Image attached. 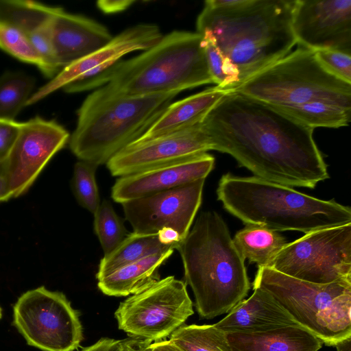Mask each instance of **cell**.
<instances>
[{"instance_id": "1", "label": "cell", "mask_w": 351, "mask_h": 351, "mask_svg": "<svg viewBox=\"0 0 351 351\" xmlns=\"http://www.w3.org/2000/svg\"><path fill=\"white\" fill-rule=\"evenodd\" d=\"M201 125L210 150L230 154L256 177L309 189L329 178L314 129L270 104L228 92Z\"/></svg>"}, {"instance_id": "2", "label": "cell", "mask_w": 351, "mask_h": 351, "mask_svg": "<svg viewBox=\"0 0 351 351\" xmlns=\"http://www.w3.org/2000/svg\"><path fill=\"white\" fill-rule=\"evenodd\" d=\"M295 0H207L196 29L214 84L228 92L291 52Z\"/></svg>"}, {"instance_id": "3", "label": "cell", "mask_w": 351, "mask_h": 351, "mask_svg": "<svg viewBox=\"0 0 351 351\" xmlns=\"http://www.w3.org/2000/svg\"><path fill=\"white\" fill-rule=\"evenodd\" d=\"M214 84L197 32L174 30L139 55L65 86L69 93L108 84L131 95H149Z\"/></svg>"}, {"instance_id": "4", "label": "cell", "mask_w": 351, "mask_h": 351, "mask_svg": "<svg viewBox=\"0 0 351 351\" xmlns=\"http://www.w3.org/2000/svg\"><path fill=\"white\" fill-rule=\"evenodd\" d=\"M176 250L201 319L228 313L247 295L250 282L245 260L215 211L202 213Z\"/></svg>"}, {"instance_id": "5", "label": "cell", "mask_w": 351, "mask_h": 351, "mask_svg": "<svg viewBox=\"0 0 351 351\" xmlns=\"http://www.w3.org/2000/svg\"><path fill=\"white\" fill-rule=\"evenodd\" d=\"M223 208L246 225L305 234L351 223V209L256 176L226 173L217 189Z\"/></svg>"}, {"instance_id": "6", "label": "cell", "mask_w": 351, "mask_h": 351, "mask_svg": "<svg viewBox=\"0 0 351 351\" xmlns=\"http://www.w3.org/2000/svg\"><path fill=\"white\" fill-rule=\"evenodd\" d=\"M131 95L105 84L89 94L77 110L69 147L80 160L106 164L139 138L180 93Z\"/></svg>"}, {"instance_id": "7", "label": "cell", "mask_w": 351, "mask_h": 351, "mask_svg": "<svg viewBox=\"0 0 351 351\" xmlns=\"http://www.w3.org/2000/svg\"><path fill=\"white\" fill-rule=\"evenodd\" d=\"M234 91L280 110L323 103L351 110V84L328 72L314 51L300 45Z\"/></svg>"}, {"instance_id": "8", "label": "cell", "mask_w": 351, "mask_h": 351, "mask_svg": "<svg viewBox=\"0 0 351 351\" xmlns=\"http://www.w3.org/2000/svg\"><path fill=\"white\" fill-rule=\"evenodd\" d=\"M253 287L272 295L293 318L328 346L351 337V278L316 284L258 267Z\"/></svg>"}, {"instance_id": "9", "label": "cell", "mask_w": 351, "mask_h": 351, "mask_svg": "<svg viewBox=\"0 0 351 351\" xmlns=\"http://www.w3.org/2000/svg\"><path fill=\"white\" fill-rule=\"evenodd\" d=\"M193 313L186 282L169 276L121 302L114 317L130 337L156 342L170 336Z\"/></svg>"}, {"instance_id": "10", "label": "cell", "mask_w": 351, "mask_h": 351, "mask_svg": "<svg viewBox=\"0 0 351 351\" xmlns=\"http://www.w3.org/2000/svg\"><path fill=\"white\" fill-rule=\"evenodd\" d=\"M13 325L28 345L43 351H73L83 340L79 312L63 293L44 286L18 298L13 306Z\"/></svg>"}, {"instance_id": "11", "label": "cell", "mask_w": 351, "mask_h": 351, "mask_svg": "<svg viewBox=\"0 0 351 351\" xmlns=\"http://www.w3.org/2000/svg\"><path fill=\"white\" fill-rule=\"evenodd\" d=\"M269 267L316 284L351 278V223L305 234L287 243Z\"/></svg>"}, {"instance_id": "12", "label": "cell", "mask_w": 351, "mask_h": 351, "mask_svg": "<svg viewBox=\"0 0 351 351\" xmlns=\"http://www.w3.org/2000/svg\"><path fill=\"white\" fill-rule=\"evenodd\" d=\"M69 138L67 130L54 121L36 117L20 123L17 135L3 159L5 178L12 197L29 189Z\"/></svg>"}, {"instance_id": "13", "label": "cell", "mask_w": 351, "mask_h": 351, "mask_svg": "<svg viewBox=\"0 0 351 351\" xmlns=\"http://www.w3.org/2000/svg\"><path fill=\"white\" fill-rule=\"evenodd\" d=\"M205 179L121 204L133 232L155 234L176 230L183 241L201 205Z\"/></svg>"}, {"instance_id": "14", "label": "cell", "mask_w": 351, "mask_h": 351, "mask_svg": "<svg viewBox=\"0 0 351 351\" xmlns=\"http://www.w3.org/2000/svg\"><path fill=\"white\" fill-rule=\"evenodd\" d=\"M291 25L298 45L351 54V0H295Z\"/></svg>"}, {"instance_id": "15", "label": "cell", "mask_w": 351, "mask_h": 351, "mask_svg": "<svg viewBox=\"0 0 351 351\" xmlns=\"http://www.w3.org/2000/svg\"><path fill=\"white\" fill-rule=\"evenodd\" d=\"M163 36L156 24L141 23L124 29L106 45L65 67L32 93L26 106L32 105L65 86L93 77L121 60L128 53L145 51Z\"/></svg>"}, {"instance_id": "16", "label": "cell", "mask_w": 351, "mask_h": 351, "mask_svg": "<svg viewBox=\"0 0 351 351\" xmlns=\"http://www.w3.org/2000/svg\"><path fill=\"white\" fill-rule=\"evenodd\" d=\"M210 150L201 123L141 143H133L111 158L106 167L121 177L182 160Z\"/></svg>"}, {"instance_id": "17", "label": "cell", "mask_w": 351, "mask_h": 351, "mask_svg": "<svg viewBox=\"0 0 351 351\" xmlns=\"http://www.w3.org/2000/svg\"><path fill=\"white\" fill-rule=\"evenodd\" d=\"M215 158L207 152L119 177L111 190L117 203L177 188L206 179L213 170Z\"/></svg>"}, {"instance_id": "18", "label": "cell", "mask_w": 351, "mask_h": 351, "mask_svg": "<svg viewBox=\"0 0 351 351\" xmlns=\"http://www.w3.org/2000/svg\"><path fill=\"white\" fill-rule=\"evenodd\" d=\"M51 33L62 69L101 48L113 38L101 23L81 14L66 12L62 8L52 19Z\"/></svg>"}, {"instance_id": "19", "label": "cell", "mask_w": 351, "mask_h": 351, "mask_svg": "<svg viewBox=\"0 0 351 351\" xmlns=\"http://www.w3.org/2000/svg\"><path fill=\"white\" fill-rule=\"evenodd\" d=\"M247 300L238 303L214 326L224 332H255L298 324L271 294L259 288Z\"/></svg>"}, {"instance_id": "20", "label": "cell", "mask_w": 351, "mask_h": 351, "mask_svg": "<svg viewBox=\"0 0 351 351\" xmlns=\"http://www.w3.org/2000/svg\"><path fill=\"white\" fill-rule=\"evenodd\" d=\"M228 93L215 86L172 102L152 125L133 143L144 142L202 123L211 109Z\"/></svg>"}, {"instance_id": "21", "label": "cell", "mask_w": 351, "mask_h": 351, "mask_svg": "<svg viewBox=\"0 0 351 351\" xmlns=\"http://www.w3.org/2000/svg\"><path fill=\"white\" fill-rule=\"evenodd\" d=\"M226 335L231 351H318L323 345L321 340L300 324Z\"/></svg>"}, {"instance_id": "22", "label": "cell", "mask_w": 351, "mask_h": 351, "mask_svg": "<svg viewBox=\"0 0 351 351\" xmlns=\"http://www.w3.org/2000/svg\"><path fill=\"white\" fill-rule=\"evenodd\" d=\"M173 251L169 249L124 265L98 278L97 287L109 296H127L140 292L160 280L158 270Z\"/></svg>"}, {"instance_id": "23", "label": "cell", "mask_w": 351, "mask_h": 351, "mask_svg": "<svg viewBox=\"0 0 351 351\" xmlns=\"http://www.w3.org/2000/svg\"><path fill=\"white\" fill-rule=\"evenodd\" d=\"M232 240L243 259L256 263L258 267H269L288 243L277 231L254 225H246Z\"/></svg>"}, {"instance_id": "24", "label": "cell", "mask_w": 351, "mask_h": 351, "mask_svg": "<svg viewBox=\"0 0 351 351\" xmlns=\"http://www.w3.org/2000/svg\"><path fill=\"white\" fill-rule=\"evenodd\" d=\"M176 246L164 244L158 234H145L136 232L128 234L119 246L100 260L97 279L110 272L145 257L163 252Z\"/></svg>"}, {"instance_id": "25", "label": "cell", "mask_w": 351, "mask_h": 351, "mask_svg": "<svg viewBox=\"0 0 351 351\" xmlns=\"http://www.w3.org/2000/svg\"><path fill=\"white\" fill-rule=\"evenodd\" d=\"M59 8L32 1H0V21L26 34L48 23Z\"/></svg>"}, {"instance_id": "26", "label": "cell", "mask_w": 351, "mask_h": 351, "mask_svg": "<svg viewBox=\"0 0 351 351\" xmlns=\"http://www.w3.org/2000/svg\"><path fill=\"white\" fill-rule=\"evenodd\" d=\"M169 341L182 351H231L226 332L214 324H183Z\"/></svg>"}, {"instance_id": "27", "label": "cell", "mask_w": 351, "mask_h": 351, "mask_svg": "<svg viewBox=\"0 0 351 351\" xmlns=\"http://www.w3.org/2000/svg\"><path fill=\"white\" fill-rule=\"evenodd\" d=\"M35 86L34 77L21 72H7L0 77V119L14 121L26 106Z\"/></svg>"}, {"instance_id": "28", "label": "cell", "mask_w": 351, "mask_h": 351, "mask_svg": "<svg viewBox=\"0 0 351 351\" xmlns=\"http://www.w3.org/2000/svg\"><path fill=\"white\" fill-rule=\"evenodd\" d=\"M280 110L313 129L348 126L351 117V110L323 103L290 107Z\"/></svg>"}, {"instance_id": "29", "label": "cell", "mask_w": 351, "mask_h": 351, "mask_svg": "<svg viewBox=\"0 0 351 351\" xmlns=\"http://www.w3.org/2000/svg\"><path fill=\"white\" fill-rule=\"evenodd\" d=\"M94 215V231L104 255L114 250L128 235L122 219L117 215L111 203L103 200Z\"/></svg>"}, {"instance_id": "30", "label": "cell", "mask_w": 351, "mask_h": 351, "mask_svg": "<svg viewBox=\"0 0 351 351\" xmlns=\"http://www.w3.org/2000/svg\"><path fill=\"white\" fill-rule=\"evenodd\" d=\"M0 48L21 61L36 65L46 75V66L27 35L15 26L1 21Z\"/></svg>"}, {"instance_id": "31", "label": "cell", "mask_w": 351, "mask_h": 351, "mask_svg": "<svg viewBox=\"0 0 351 351\" xmlns=\"http://www.w3.org/2000/svg\"><path fill=\"white\" fill-rule=\"evenodd\" d=\"M97 167L80 160L75 164L71 186L77 202L93 215L100 205L99 191L95 179Z\"/></svg>"}, {"instance_id": "32", "label": "cell", "mask_w": 351, "mask_h": 351, "mask_svg": "<svg viewBox=\"0 0 351 351\" xmlns=\"http://www.w3.org/2000/svg\"><path fill=\"white\" fill-rule=\"evenodd\" d=\"M322 66L337 78L351 84V54L338 50L315 51Z\"/></svg>"}, {"instance_id": "33", "label": "cell", "mask_w": 351, "mask_h": 351, "mask_svg": "<svg viewBox=\"0 0 351 351\" xmlns=\"http://www.w3.org/2000/svg\"><path fill=\"white\" fill-rule=\"evenodd\" d=\"M21 123L0 119V160L7 156L17 135Z\"/></svg>"}, {"instance_id": "34", "label": "cell", "mask_w": 351, "mask_h": 351, "mask_svg": "<svg viewBox=\"0 0 351 351\" xmlns=\"http://www.w3.org/2000/svg\"><path fill=\"white\" fill-rule=\"evenodd\" d=\"M123 339H114L111 338H101L96 343L81 351H121Z\"/></svg>"}, {"instance_id": "35", "label": "cell", "mask_w": 351, "mask_h": 351, "mask_svg": "<svg viewBox=\"0 0 351 351\" xmlns=\"http://www.w3.org/2000/svg\"><path fill=\"white\" fill-rule=\"evenodd\" d=\"M134 1H99L97 3L98 8L106 14H114L127 10Z\"/></svg>"}, {"instance_id": "36", "label": "cell", "mask_w": 351, "mask_h": 351, "mask_svg": "<svg viewBox=\"0 0 351 351\" xmlns=\"http://www.w3.org/2000/svg\"><path fill=\"white\" fill-rule=\"evenodd\" d=\"M152 343L149 340L130 337L123 339L121 351H151Z\"/></svg>"}, {"instance_id": "37", "label": "cell", "mask_w": 351, "mask_h": 351, "mask_svg": "<svg viewBox=\"0 0 351 351\" xmlns=\"http://www.w3.org/2000/svg\"><path fill=\"white\" fill-rule=\"evenodd\" d=\"M10 198H12V196L5 178L3 160H0V202L8 201Z\"/></svg>"}, {"instance_id": "38", "label": "cell", "mask_w": 351, "mask_h": 351, "mask_svg": "<svg viewBox=\"0 0 351 351\" xmlns=\"http://www.w3.org/2000/svg\"><path fill=\"white\" fill-rule=\"evenodd\" d=\"M151 351H182L169 340H162L152 342L151 346Z\"/></svg>"}, {"instance_id": "39", "label": "cell", "mask_w": 351, "mask_h": 351, "mask_svg": "<svg viewBox=\"0 0 351 351\" xmlns=\"http://www.w3.org/2000/svg\"><path fill=\"white\" fill-rule=\"evenodd\" d=\"M335 346L337 351H351V337L338 342Z\"/></svg>"}, {"instance_id": "40", "label": "cell", "mask_w": 351, "mask_h": 351, "mask_svg": "<svg viewBox=\"0 0 351 351\" xmlns=\"http://www.w3.org/2000/svg\"><path fill=\"white\" fill-rule=\"evenodd\" d=\"M1 317H2V311H1V308L0 307V319H1Z\"/></svg>"}]
</instances>
